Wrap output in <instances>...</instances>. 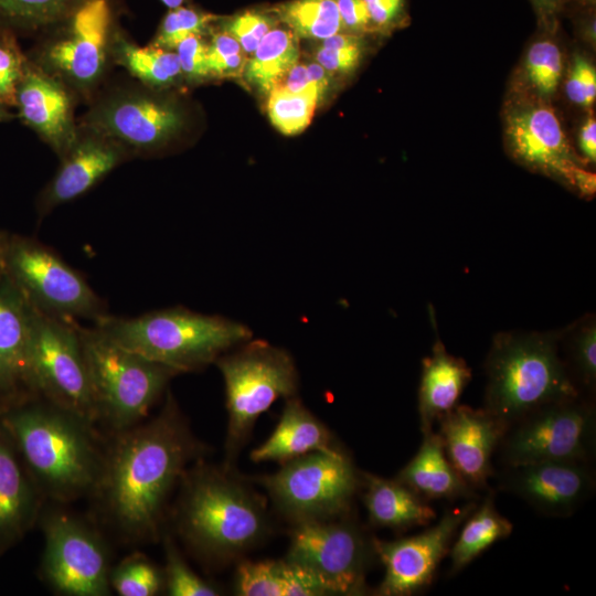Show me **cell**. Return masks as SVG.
Returning a JSON list of instances; mask_svg holds the SVG:
<instances>
[{
	"mask_svg": "<svg viewBox=\"0 0 596 596\" xmlns=\"http://www.w3.org/2000/svg\"><path fill=\"white\" fill-rule=\"evenodd\" d=\"M198 447L169 394L158 416L117 433L91 493L128 542L157 539L166 501Z\"/></svg>",
	"mask_w": 596,
	"mask_h": 596,
	"instance_id": "1",
	"label": "cell"
},
{
	"mask_svg": "<svg viewBox=\"0 0 596 596\" xmlns=\"http://www.w3.org/2000/svg\"><path fill=\"white\" fill-rule=\"evenodd\" d=\"M0 426L45 496L70 501L93 491L103 454L84 421L50 403H30L3 412Z\"/></svg>",
	"mask_w": 596,
	"mask_h": 596,
	"instance_id": "2",
	"label": "cell"
},
{
	"mask_svg": "<svg viewBox=\"0 0 596 596\" xmlns=\"http://www.w3.org/2000/svg\"><path fill=\"white\" fill-rule=\"evenodd\" d=\"M561 336L562 329L493 337L485 364V409L507 428L546 404L583 395L561 358Z\"/></svg>",
	"mask_w": 596,
	"mask_h": 596,
	"instance_id": "3",
	"label": "cell"
},
{
	"mask_svg": "<svg viewBox=\"0 0 596 596\" xmlns=\"http://www.w3.org/2000/svg\"><path fill=\"white\" fill-rule=\"evenodd\" d=\"M95 327L118 344L178 374L205 368L253 336L242 322L183 307L136 318L106 316Z\"/></svg>",
	"mask_w": 596,
	"mask_h": 596,
	"instance_id": "4",
	"label": "cell"
},
{
	"mask_svg": "<svg viewBox=\"0 0 596 596\" xmlns=\"http://www.w3.org/2000/svg\"><path fill=\"white\" fill-rule=\"evenodd\" d=\"M178 525L188 543L211 557H230L265 534L262 501L235 479L209 467L185 471Z\"/></svg>",
	"mask_w": 596,
	"mask_h": 596,
	"instance_id": "5",
	"label": "cell"
},
{
	"mask_svg": "<svg viewBox=\"0 0 596 596\" xmlns=\"http://www.w3.org/2000/svg\"><path fill=\"white\" fill-rule=\"evenodd\" d=\"M78 329L98 421L116 433L140 423L178 373L118 344L96 327Z\"/></svg>",
	"mask_w": 596,
	"mask_h": 596,
	"instance_id": "6",
	"label": "cell"
},
{
	"mask_svg": "<svg viewBox=\"0 0 596 596\" xmlns=\"http://www.w3.org/2000/svg\"><path fill=\"white\" fill-rule=\"evenodd\" d=\"M24 385L92 427L98 422L79 329L73 320L33 307Z\"/></svg>",
	"mask_w": 596,
	"mask_h": 596,
	"instance_id": "7",
	"label": "cell"
},
{
	"mask_svg": "<svg viewBox=\"0 0 596 596\" xmlns=\"http://www.w3.org/2000/svg\"><path fill=\"white\" fill-rule=\"evenodd\" d=\"M222 373L228 413L226 451L235 455L256 419L280 397H292L298 373L290 353L252 338L215 361Z\"/></svg>",
	"mask_w": 596,
	"mask_h": 596,
	"instance_id": "8",
	"label": "cell"
},
{
	"mask_svg": "<svg viewBox=\"0 0 596 596\" xmlns=\"http://www.w3.org/2000/svg\"><path fill=\"white\" fill-rule=\"evenodd\" d=\"M595 408L583 395L546 404L511 424L499 444L504 466L543 461L589 462Z\"/></svg>",
	"mask_w": 596,
	"mask_h": 596,
	"instance_id": "9",
	"label": "cell"
},
{
	"mask_svg": "<svg viewBox=\"0 0 596 596\" xmlns=\"http://www.w3.org/2000/svg\"><path fill=\"white\" fill-rule=\"evenodd\" d=\"M260 482L279 510L299 523L347 512L359 478L350 459L330 448L288 460Z\"/></svg>",
	"mask_w": 596,
	"mask_h": 596,
	"instance_id": "10",
	"label": "cell"
},
{
	"mask_svg": "<svg viewBox=\"0 0 596 596\" xmlns=\"http://www.w3.org/2000/svg\"><path fill=\"white\" fill-rule=\"evenodd\" d=\"M2 268L30 304L44 313L95 323L106 317L102 300L83 276L32 238L9 236Z\"/></svg>",
	"mask_w": 596,
	"mask_h": 596,
	"instance_id": "11",
	"label": "cell"
},
{
	"mask_svg": "<svg viewBox=\"0 0 596 596\" xmlns=\"http://www.w3.org/2000/svg\"><path fill=\"white\" fill-rule=\"evenodd\" d=\"M373 554L372 540L355 524L318 520L297 523L286 560L312 574L327 594L356 595Z\"/></svg>",
	"mask_w": 596,
	"mask_h": 596,
	"instance_id": "12",
	"label": "cell"
},
{
	"mask_svg": "<svg viewBox=\"0 0 596 596\" xmlns=\"http://www.w3.org/2000/svg\"><path fill=\"white\" fill-rule=\"evenodd\" d=\"M505 136L512 157L521 164L582 196L594 195L595 173L582 166L556 114L543 99L512 107L505 118Z\"/></svg>",
	"mask_w": 596,
	"mask_h": 596,
	"instance_id": "13",
	"label": "cell"
},
{
	"mask_svg": "<svg viewBox=\"0 0 596 596\" xmlns=\"http://www.w3.org/2000/svg\"><path fill=\"white\" fill-rule=\"evenodd\" d=\"M42 574L66 596H106L110 593L107 552L99 536L82 521L64 513L43 522Z\"/></svg>",
	"mask_w": 596,
	"mask_h": 596,
	"instance_id": "14",
	"label": "cell"
},
{
	"mask_svg": "<svg viewBox=\"0 0 596 596\" xmlns=\"http://www.w3.org/2000/svg\"><path fill=\"white\" fill-rule=\"evenodd\" d=\"M183 124L182 111L173 103L140 91L108 96L84 119L86 131L114 140L127 152L164 146Z\"/></svg>",
	"mask_w": 596,
	"mask_h": 596,
	"instance_id": "15",
	"label": "cell"
},
{
	"mask_svg": "<svg viewBox=\"0 0 596 596\" xmlns=\"http://www.w3.org/2000/svg\"><path fill=\"white\" fill-rule=\"evenodd\" d=\"M476 507V502L469 501L448 510L435 525L414 536L395 541L373 539L374 552L385 568L377 594L406 596L428 586L459 526Z\"/></svg>",
	"mask_w": 596,
	"mask_h": 596,
	"instance_id": "16",
	"label": "cell"
},
{
	"mask_svg": "<svg viewBox=\"0 0 596 596\" xmlns=\"http://www.w3.org/2000/svg\"><path fill=\"white\" fill-rule=\"evenodd\" d=\"M498 487L518 496L539 513L565 518L592 496L595 476L588 462L543 461L504 466Z\"/></svg>",
	"mask_w": 596,
	"mask_h": 596,
	"instance_id": "17",
	"label": "cell"
},
{
	"mask_svg": "<svg viewBox=\"0 0 596 596\" xmlns=\"http://www.w3.org/2000/svg\"><path fill=\"white\" fill-rule=\"evenodd\" d=\"M111 22L109 0H87L61 23L64 32L49 46L45 62L77 88H89L104 70Z\"/></svg>",
	"mask_w": 596,
	"mask_h": 596,
	"instance_id": "18",
	"label": "cell"
},
{
	"mask_svg": "<svg viewBox=\"0 0 596 596\" xmlns=\"http://www.w3.org/2000/svg\"><path fill=\"white\" fill-rule=\"evenodd\" d=\"M437 422L445 454L460 477L473 490L488 488L494 475L492 457L507 426L485 408L458 404Z\"/></svg>",
	"mask_w": 596,
	"mask_h": 596,
	"instance_id": "19",
	"label": "cell"
},
{
	"mask_svg": "<svg viewBox=\"0 0 596 596\" xmlns=\"http://www.w3.org/2000/svg\"><path fill=\"white\" fill-rule=\"evenodd\" d=\"M15 105L22 120L63 158L77 140L71 99L63 85L44 71L24 65Z\"/></svg>",
	"mask_w": 596,
	"mask_h": 596,
	"instance_id": "20",
	"label": "cell"
},
{
	"mask_svg": "<svg viewBox=\"0 0 596 596\" xmlns=\"http://www.w3.org/2000/svg\"><path fill=\"white\" fill-rule=\"evenodd\" d=\"M127 151L111 139L86 131L77 137L52 181L39 200V212L46 214L94 187L117 167Z\"/></svg>",
	"mask_w": 596,
	"mask_h": 596,
	"instance_id": "21",
	"label": "cell"
},
{
	"mask_svg": "<svg viewBox=\"0 0 596 596\" xmlns=\"http://www.w3.org/2000/svg\"><path fill=\"white\" fill-rule=\"evenodd\" d=\"M33 306L0 267V392L24 385V363Z\"/></svg>",
	"mask_w": 596,
	"mask_h": 596,
	"instance_id": "22",
	"label": "cell"
},
{
	"mask_svg": "<svg viewBox=\"0 0 596 596\" xmlns=\"http://www.w3.org/2000/svg\"><path fill=\"white\" fill-rule=\"evenodd\" d=\"M470 379L471 370L465 360L448 353L437 336L432 354L422 361L418 414L423 434L458 404Z\"/></svg>",
	"mask_w": 596,
	"mask_h": 596,
	"instance_id": "23",
	"label": "cell"
},
{
	"mask_svg": "<svg viewBox=\"0 0 596 596\" xmlns=\"http://www.w3.org/2000/svg\"><path fill=\"white\" fill-rule=\"evenodd\" d=\"M13 448L0 426V552L24 535L38 512L36 487Z\"/></svg>",
	"mask_w": 596,
	"mask_h": 596,
	"instance_id": "24",
	"label": "cell"
},
{
	"mask_svg": "<svg viewBox=\"0 0 596 596\" xmlns=\"http://www.w3.org/2000/svg\"><path fill=\"white\" fill-rule=\"evenodd\" d=\"M330 444L331 436L326 426L292 396L287 398L276 428L251 453V459L284 464L312 451L330 449Z\"/></svg>",
	"mask_w": 596,
	"mask_h": 596,
	"instance_id": "25",
	"label": "cell"
},
{
	"mask_svg": "<svg viewBox=\"0 0 596 596\" xmlns=\"http://www.w3.org/2000/svg\"><path fill=\"white\" fill-rule=\"evenodd\" d=\"M425 500L475 497V490L447 458L440 437L433 429L423 434L422 445L396 477Z\"/></svg>",
	"mask_w": 596,
	"mask_h": 596,
	"instance_id": "26",
	"label": "cell"
},
{
	"mask_svg": "<svg viewBox=\"0 0 596 596\" xmlns=\"http://www.w3.org/2000/svg\"><path fill=\"white\" fill-rule=\"evenodd\" d=\"M364 479V504L373 525L401 530L427 525L435 520L436 511L427 500L396 478L390 480L365 473Z\"/></svg>",
	"mask_w": 596,
	"mask_h": 596,
	"instance_id": "27",
	"label": "cell"
},
{
	"mask_svg": "<svg viewBox=\"0 0 596 596\" xmlns=\"http://www.w3.org/2000/svg\"><path fill=\"white\" fill-rule=\"evenodd\" d=\"M236 592L242 596H318L327 594L312 574L288 560L244 562L237 568Z\"/></svg>",
	"mask_w": 596,
	"mask_h": 596,
	"instance_id": "28",
	"label": "cell"
},
{
	"mask_svg": "<svg viewBox=\"0 0 596 596\" xmlns=\"http://www.w3.org/2000/svg\"><path fill=\"white\" fill-rule=\"evenodd\" d=\"M462 524L448 552L450 574L460 572L494 542L513 531V524L496 509L492 493H488L481 505L477 504Z\"/></svg>",
	"mask_w": 596,
	"mask_h": 596,
	"instance_id": "29",
	"label": "cell"
},
{
	"mask_svg": "<svg viewBox=\"0 0 596 596\" xmlns=\"http://www.w3.org/2000/svg\"><path fill=\"white\" fill-rule=\"evenodd\" d=\"M299 62L298 38L290 31L274 28L246 60L243 75L248 83L268 95Z\"/></svg>",
	"mask_w": 596,
	"mask_h": 596,
	"instance_id": "30",
	"label": "cell"
},
{
	"mask_svg": "<svg viewBox=\"0 0 596 596\" xmlns=\"http://www.w3.org/2000/svg\"><path fill=\"white\" fill-rule=\"evenodd\" d=\"M115 40L118 62L143 84L163 88L173 85L182 75L175 52L152 45L140 47L118 35Z\"/></svg>",
	"mask_w": 596,
	"mask_h": 596,
	"instance_id": "31",
	"label": "cell"
},
{
	"mask_svg": "<svg viewBox=\"0 0 596 596\" xmlns=\"http://www.w3.org/2000/svg\"><path fill=\"white\" fill-rule=\"evenodd\" d=\"M561 345L567 353L565 362L573 381L592 394L596 385V321L594 315H585L562 329Z\"/></svg>",
	"mask_w": 596,
	"mask_h": 596,
	"instance_id": "32",
	"label": "cell"
},
{
	"mask_svg": "<svg viewBox=\"0 0 596 596\" xmlns=\"http://www.w3.org/2000/svg\"><path fill=\"white\" fill-rule=\"evenodd\" d=\"M87 0H0V28L34 31L57 25Z\"/></svg>",
	"mask_w": 596,
	"mask_h": 596,
	"instance_id": "33",
	"label": "cell"
},
{
	"mask_svg": "<svg viewBox=\"0 0 596 596\" xmlns=\"http://www.w3.org/2000/svg\"><path fill=\"white\" fill-rule=\"evenodd\" d=\"M276 14L297 38L324 40L342 28L337 0H291Z\"/></svg>",
	"mask_w": 596,
	"mask_h": 596,
	"instance_id": "34",
	"label": "cell"
},
{
	"mask_svg": "<svg viewBox=\"0 0 596 596\" xmlns=\"http://www.w3.org/2000/svg\"><path fill=\"white\" fill-rule=\"evenodd\" d=\"M562 72V53L554 41L542 39L532 43L525 56L524 74L538 98L546 100L555 94Z\"/></svg>",
	"mask_w": 596,
	"mask_h": 596,
	"instance_id": "35",
	"label": "cell"
},
{
	"mask_svg": "<svg viewBox=\"0 0 596 596\" xmlns=\"http://www.w3.org/2000/svg\"><path fill=\"white\" fill-rule=\"evenodd\" d=\"M109 582L120 596H153L160 592L163 577L146 555L135 552L110 570Z\"/></svg>",
	"mask_w": 596,
	"mask_h": 596,
	"instance_id": "36",
	"label": "cell"
},
{
	"mask_svg": "<svg viewBox=\"0 0 596 596\" xmlns=\"http://www.w3.org/2000/svg\"><path fill=\"white\" fill-rule=\"evenodd\" d=\"M318 103V97L312 95L274 88L268 94L267 113L274 127L286 136H294L309 126Z\"/></svg>",
	"mask_w": 596,
	"mask_h": 596,
	"instance_id": "37",
	"label": "cell"
},
{
	"mask_svg": "<svg viewBox=\"0 0 596 596\" xmlns=\"http://www.w3.org/2000/svg\"><path fill=\"white\" fill-rule=\"evenodd\" d=\"M214 15L191 8L170 9L163 18L152 46L175 50L178 44L190 35H202Z\"/></svg>",
	"mask_w": 596,
	"mask_h": 596,
	"instance_id": "38",
	"label": "cell"
},
{
	"mask_svg": "<svg viewBox=\"0 0 596 596\" xmlns=\"http://www.w3.org/2000/svg\"><path fill=\"white\" fill-rule=\"evenodd\" d=\"M166 568L164 584L171 596H215V587L199 577L184 562L173 542H164Z\"/></svg>",
	"mask_w": 596,
	"mask_h": 596,
	"instance_id": "39",
	"label": "cell"
},
{
	"mask_svg": "<svg viewBox=\"0 0 596 596\" xmlns=\"http://www.w3.org/2000/svg\"><path fill=\"white\" fill-rule=\"evenodd\" d=\"M276 25L270 15L246 11L223 22V32L234 38L245 53H253L263 38Z\"/></svg>",
	"mask_w": 596,
	"mask_h": 596,
	"instance_id": "40",
	"label": "cell"
},
{
	"mask_svg": "<svg viewBox=\"0 0 596 596\" xmlns=\"http://www.w3.org/2000/svg\"><path fill=\"white\" fill-rule=\"evenodd\" d=\"M24 63L17 49L12 31L0 28V103L14 104Z\"/></svg>",
	"mask_w": 596,
	"mask_h": 596,
	"instance_id": "41",
	"label": "cell"
},
{
	"mask_svg": "<svg viewBox=\"0 0 596 596\" xmlns=\"http://www.w3.org/2000/svg\"><path fill=\"white\" fill-rule=\"evenodd\" d=\"M244 51L240 43L225 32L215 33L207 44V68L211 75L243 73Z\"/></svg>",
	"mask_w": 596,
	"mask_h": 596,
	"instance_id": "42",
	"label": "cell"
},
{
	"mask_svg": "<svg viewBox=\"0 0 596 596\" xmlns=\"http://www.w3.org/2000/svg\"><path fill=\"white\" fill-rule=\"evenodd\" d=\"M566 94L570 100L583 107H589L596 98V71L583 56L577 55L566 81Z\"/></svg>",
	"mask_w": 596,
	"mask_h": 596,
	"instance_id": "43",
	"label": "cell"
},
{
	"mask_svg": "<svg viewBox=\"0 0 596 596\" xmlns=\"http://www.w3.org/2000/svg\"><path fill=\"white\" fill-rule=\"evenodd\" d=\"M182 74L190 79L210 76L207 68V43L201 35H190L175 47Z\"/></svg>",
	"mask_w": 596,
	"mask_h": 596,
	"instance_id": "44",
	"label": "cell"
},
{
	"mask_svg": "<svg viewBox=\"0 0 596 596\" xmlns=\"http://www.w3.org/2000/svg\"><path fill=\"white\" fill-rule=\"evenodd\" d=\"M363 42L345 49H324L319 46L315 60L330 74H347L360 63L363 54Z\"/></svg>",
	"mask_w": 596,
	"mask_h": 596,
	"instance_id": "45",
	"label": "cell"
},
{
	"mask_svg": "<svg viewBox=\"0 0 596 596\" xmlns=\"http://www.w3.org/2000/svg\"><path fill=\"white\" fill-rule=\"evenodd\" d=\"M371 19L372 26L389 29L406 18L405 0H363Z\"/></svg>",
	"mask_w": 596,
	"mask_h": 596,
	"instance_id": "46",
	"label": "cell"
},
{
	"mask_svg": "<svg viewBox=\"0 0 596 596\" xmlns=\"http://www.w3.org/2000/svg\"><path fill=\"white\" fill-rule=\"evenodd\" d=\"M337 4L343 29L355 33L372 28L363 0H337Z\"/></svg>",
	"mask_w": 596,
	"mask_h": 596,
	"instance_id": "47",
	"label": "cell"
},
{
	"mask_svg": "<svg viewBox=\"0 0 596 596\" xmlns=\"http://www.w3.org/2000/svg\"><path fill=\"white\" fill-rule=\"evenodd\" d=\"M288 93L305 94L318 97L319 94L316 84L310 78L307 64L297 63L275 87ZM272 92V91H270ZM320 102V99H319Z\"/></svg>",
	"mask_w": 596,
	"mask_h": 596,
	"instance_id": "48",
	"label": "cell"
},
{
	"mask_svg": "<svg viewBox=\"0 0 596 596\" xmlns=\"http://www.w3.org/2000/svg\"><path fill=\"white\" fill-rule=\"evenodd\" d=\"M541 26L545 30H554L557 15L570 0H530Z\"/></svg>",
	"mask_w": 596,
	"mask_h": 596,
	"instance_id": "49",
	"label": "cell"
},
{
	"mask_svg": "<svg viewBox=\"0 0 596 596\" xmlns=\"http://www.w3.org/2000/svg\"><path fill=\"white\" fill-rule=\"evenodd\" d=\"M579 148L584 157L590 162L596 161V121L594 116H589L581 127L578 136Z\"/></svg>",
	"mask_w": 596,
	"mask_h": 596,
	"instance_id": "50",
	"label": "cell"
},
{
	"mask_svg": "<svg viewBox=\"0 0 596 596\" xmlns=\"http://www.w3.org/2000/svg\"><path fill=\"white\" fill-rule=\"evenodd\" d=\"M310 78L316 84L320 102L323 99L326 93L330 87V73L324 70L318 62H311L307 64Z\"/></svg>",
	"mask_w": 596,
	"mask_h": 596,
	"instance_id": "51",
	"label": "cell"
},
{
	"mask_svg": "<svg viewBox=\"0 0 596 596\" xmlns=\"http://www.w3.org/2000/svg\"><path fill=\"white\" fill-rule=\"evenodd\" d=\"M8 241H9V236L4 232L0 231V267L2 266L3 256H4Z\"/></svg>",
	"mask_w": 596,
	"mask_h": 596,
	"instance_id": "52",
	"label": "cell"
},
{
	"mask_svg": "<svg viewBox=\"0 0 596 596\" xmlns=\"http://www.w3.org/2000/svg\"><path fill=\"white\" fill-rule=\"evenodd\" d=\"M169 9L181 7L184 0H160Z\"/></svg>",
	"mask_w": 596,
	"mask_h": 596,
	"instance_id": "53",
	"label": "cell"
},
{
	"mask_svg": "<svg viewBox=\"0 0 596 596\" xmlns=\"http://www.w3.org/2000/svg\"><path fill=\"white\" fill-rule=\"evenodd\" d=\"M9 118H11V115L7 111L3 104L0 103V121L8 120Z\"/></svg>",
	"mask_w": 596,
	"mask_h": 596,
	"instance_id": "54",
	"label": "cell"
}]
</instances>
